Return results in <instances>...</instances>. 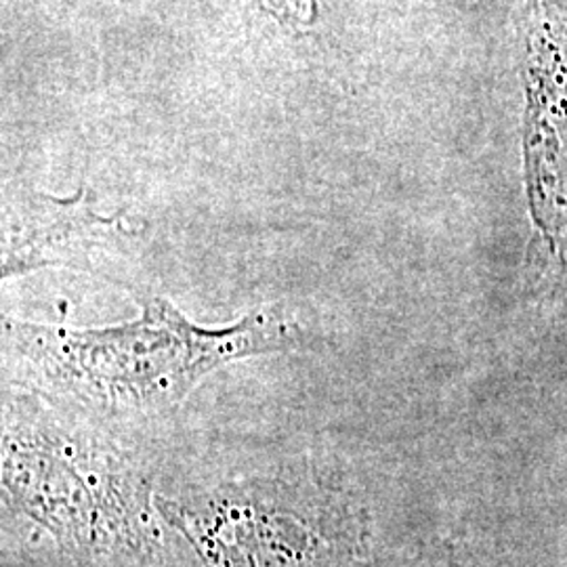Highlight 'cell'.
<instances>
[{"instance_id": "1", "label": "cell", "mask_w": 567, "mask_h": 567, "mask_svg": "<svg viewBox=\"0 0 567 567\" xmlns=\"http://www.w3.org/2000/svg\"><path fill=\"white\" fill-rule=\"evenodd\" d=\"M4 332L42 385L102 414L163 412L215 368L305 341L282 305L259 307L227 328H203L161 297L128 324L82 330L4 322Z\"/></svg>"}, {"instance_id": "2", "label": "cell", "mask_w": 567, "mask_h": 567, "mask_svg": "<svg viewBox=\"0 0 567 567\" xmlns=\"http://www.w3.org/2000/svg\"><path fill=\"white\" fill-rule=\"evenodd\" d=\"M39 425H4L11 503L82 567H156L161 532L145 482Z\"/></svg>"}, {"instance_id": "3", "label": "cell", "mask_w": 567, "mask_h": 567, "mask_svg": "<svg viewBox=\"0 0 567 567\" xmlns=\"http://www.w3.org/2000/svg\"><path fill=\"white\" fill-rule=\"evenodd\" d=\"M204 567H341L349 553L343 517L324 494L290 487H231L189 505H166Z\"/></svg>"}, {"instance_id": "4", "label": "cell", "mask_w": 567, "mask_h": 567, "mask_svg": "<svg viewBox=\"0 0 567 567\" xmlns=\"http://www.w3.org/2000/svg\"><path fill=\"white\" fill-rule=\"evenodd\" d=\"M341 567H379V566H372V564H365V561H347L344 566Z\"/></svg>"}]
</instances>
